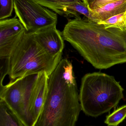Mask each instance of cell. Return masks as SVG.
I'll list each match as a JSON object with an SVG mask.
<instances>
[{"mask_svg": "<svg viewBox=\"0 0 126 126\" xmlns=\"http://www.w3.org/2000/svg\"><path fill=\"white\" fill-rule=\"evenodd\" d=\"M38 3L45 7L51 5L63 3H71L78 1L79 0H35Z\"/></svg>", "mask_w": 126, "mask_h": 126, "instance_id": "cell-16", "label": "cell"}, {"mask_svg": "<svg viewBox=\"0 0 126 126\" xmlns=\"http://www.w3.org/2000/svg\"><path fill=\"white\" fill-rule=\"evenodd\" d=\"M37 43L48 54L55 56L62 54L64 44L62 32L56 25L32 32Z\"/></svg>", "mask_w": 126, "mask_h": 126, "instance_id": "cell-8", "label": "cell"}, {"mask_svg": "<svg viewBox=\"0 0 126 126\" xmlns=\"http://www.w3.org/2000/svg\"><path fill=\"white\" fill-rule=\"evenodd\" d=\"M16 17L29 32L57 25V15L35 0H14Z\"/></svg>", "mask_w": 126, "mask_h": 126, "instance_id": "cell-6", "label": "cell"}, {"mask_svg": "<svg viewBox=\"0 0 126 126\" xmlns=\"http://www.w3.org/2000/svg\"><path fill=\"white\" fill-rule=\"evenodd\" d=\"M82 0L88 7L94 3L96 0Z\"/></svg>", "mask_w": 126, "mask_h": 126, "instance_id": "cell-18", "label": "cell"}, {"mask_svg": "<svg viewBox=\"0 0 126 126\" xmlns=\"http://www.w3.org/2000/svg\"><path fill=\"white\" fill-rule=\"evenodd\" d=\"M62 33L64 40L97 69L126 63V31L106 29L84 17L69 19Z\"/></svg>", "mask_w": 126, "mask_h": 126, "instance_id": "cell-1", "label": "cell"}, {"mask_svg": "<svg viewBox=\"0 0 126 126\" xmlns=\"http://www.w3.org/2000/svg\"><path fill=\"white\" fill-rule=\"evenodd\" d=\"M81 110L72 64L62 59L49 76L46 100L35 126H75Z\"/></svg>", "mask_w": 126, "mask_h": 126, "instance_id": "cell-2", "label": "cell"}, {"mask_svg": "<svg viewBox=\"0 0 126 126\" xmlns=\"http://www.w3.org/2000/svg\"><path fill=\"white\" fill-rule=\"evenodd\" d=\"M70 7L71 9L80 15H83L90 20L97 23L91 11L82 0H79L78 1L72 3L70 4Z\"/></svg>", "mask_w": 126, "mask_h": 126, "instance_id": "cell-14", "label": "cell"}, {"mask_svg": "<svg viewBox=\"0 0 126 126\" xmlns=\"http://www.w3.org/2000/svg\"><path fill=\"white\" fill-rule=\"evenodd\" d=\"M98 23L103 24L106 29L117 28L123 31H126V12Z\"/></svg>", "mask_w": 126, "mask_h": 126, "instance_id": "cell-12", "label": "cell"}, {"mask_svg": "<svg viewBox=\"0 0 126 126\" xmlns=\"http://www.w3.org/2000/svg\"><path fill=\"white\" fill-rule=\"evenodd\" d=\"M14 9V0H0V20L12 16Z\"/></svg>", "mask_w": 126, "mask_h": 126, "instance_id": "cell-15", "label": "cell"}, {"mask_svg": "<svg viewBox=\"0 0 126 126\" xmlns=\"http://www.w3.org/2000/svg\"><path fill=\"white\" fill-rule=\"evenodd\" d=\"M16 16L0 20V58H7L26 30Z\"/></svg>", "mask_w": 126, "mask_h": 126, "instance_id": "cell-7", "label": "cell"}, {"mask_svg": "<svg viewBox=\"0 0 126 126\" xmlns=\"http://www.w3.org/2000/svg\"><path fill=\"white\" fill-rule=\"evenodd\" d=\"M62 54L53 56L37 43L32 32L26 31L7 58L5 73L13 81L45 72L50 76L62 60Z\"/></svg>", "mask_w": 126, "mask_h": 126, "instance_id": "cell-3", "label": "cell"}, {"mask_svg": "<svg viewBox=\"0 0 126 126\" xmlns=\"http://www.w3.org/2000/svg\"><path fill=\"white\" fill-rule=\"evenodd\" d=\"M118 0H96L88 7L90 10H93Z\"/></svg>", "mask_w": 126, "mask_h": 126, "instance_id": "cell-17", "label": "cell"}, {"mask_svg": "<svg viewBox=\"0 0 126 126\" xmlns=\"http://www.w3.org/2000/svg\"><path fill=\"white\" fill-rule=\"evenodd\" d=\"M0 126H26L6 103L0 99Z\"/></svg>", "mask_w": 126, "mask_h": 126, "instance_id": "cell-11", "label": "cell"}, {"mask_svg": "<svg viewBox=\"0 0 126 126\" xmlns=\"http://www.w3.org/2000/svg\"><path fill=\"white\" fill-rule=\"evenodd\" d=\"M97 23L126 12V0H119L91 10Z\"/></svg>", "mask_w": 126, "mask_h": 126, "instance_id": "cell-10", "label": "cell"}, {"mask_svg": "<svg viewBox=\"0 0 126 126\" xmlns=\"http://www.w3.org/2000/svg\"><path fill=\"white\" fill-rule=\"evenodd\" d=\"M124 89L113 76L101 72L86 74L81 79L79 100L86 115L98 117L116 107Z\"/></svg>", "mask_w": 126, "mask_h": 126, "instance_id": "cell-4", "label": "cell"}, {"mask_svg": "<svg viewBox=\"0 0 126 126\" xmlns=\"http://www.w3.org/2000/svg\"><path fill=\"white\" fill-rule=\"evenodd\" d=\"M126 117V105L115 110L107 117L105 123L109 126H117Z\"/></svg>", "mask_w": 126, "mask_h": 126, "instance_id": "cell-13", "label": "cell"}, {"mask_svg": "<svg viewBox=\"0 0 126 126\" xmlns=\"http://www.w3.org/2000/svg\"><path fill=\"white\" fill-rule=\"evenodd\" d=\"M38 74L23 76L6 85H0V99L6 103L26 126H35L31 120L30 111Z\"/></svg>", "mask_w": 126, "mask_h": 126, "instance_id": "cell-5", "label": "cell"}, {"mask_svg": "<svg viewBox=\"0 0 126 126\" xmlns=\"http://www.w3.org/2000/svg\"><path fill=\"white\" fill-rule=\"evenodd\" d=\"M49 76L45 72L39 73L32 98L30 117L34 126L40 115L46 96Z\"/></svg>", "mask_w": 126, "mask_h": 126, "instance_id": "cell-9", "label": "cell"}]
</instances>
